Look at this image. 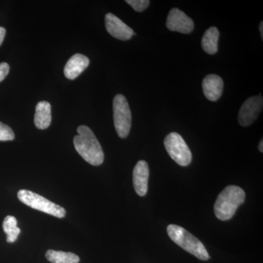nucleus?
<instances>
[{
  "label": "nucleus",
  "instance_id": "obj_13",
  "mask_svg": "<svg viewBox=\"0 0 263 263\" xmlns=\"http://www.w3.org/2000/svg\"><path fill=\"white\" fill-rule=\"evenodd\" d=\"M34 122L39 129H47L49 127L51 122V104L46 101H41L37 104Z\"/></svg>",
  "mask_w": 263,
  "mask_h": 263
},
{
  "label": "nucleus",
  "instance_id": "obj_10",
  "mask_svg": "<svg viewBox=\"0 0 263 263\" xmlns=\"http://www.w3.org/2000/svg\"><path fill=\"white\" fill-rule=\"evenodd\" d=\"M149 167L146 161L140 160L133 170V185L139 196L143 197L148 191Z\"/></svg>",
  "mask_w": 263,
  "mask_h": 263
},
{
  "label": "nucleus",
  "instance_id": "obj_8",
  "mask_svg": "<svg viewBox=\"0 0 263 263\" xmlns=\"http://www.w3.org/2000/svg\"><path fill=\"white\" fill-rule=\"evenodd\" d=\"M166 26L173 32L182 34H190L193 32L195 24L193 19L178 8H173L167 15Z\"/></svg>",
  "mask_w": 263,
  "mask_h": 263
},
{
  "label": "nucleus",
  "instance_id": "obj_17",
  "mask_svg": "<svg viewBox=\"0 0 263 263\" xmlns=\"http://www.w3.org/2000/svg\"><path fill=\"white\" fill-rule=\"evenodd\" d=\"M14 138V133L11 128L0 122V141H13Z\"/></svg>",
  "mask_w": 263,
  "mask_h": 263
},
{
  "label": "nucleus",
  "instance_id": "obj_14",
  "mask_svg": "<svg viewBox=\"0 0 263 263\" xmlns=\"http://www.w3.org/2000/svg\"><path fill=\"white\" fill-rule=\"evenodd\" d=\"M219 32L215 27H210L202 36L201 45L202 49L208 54L214 55L218 51Z\"/></svg>",
  "mask_w": 263,
  "mask_h": 263
},
{
  "label": "nucleus",
  "instance_id": "obj_15",
  "mask_svg": "<svg viewBox=\"0 0 263 263\" xmlns=\"http://www.w3.org/2000/svg\"><path fill=\"white\" fill-rule=\"evenodd\" d=\"M46 258L52 263H79V256L71 252L62 251L48 250L46 254Z\"/></svg>",
  "mask_w": 263,
  "mask_h": 263
},
{
  "label": "nucleus",
  "instance_id": "obj_11",
  "mask_svg": "<svg viewBox=\"0 0 263 263\" xmlns=\"http://www.w3.org/2000/svg\"><path fill=\"white\" fill-rule=\"evenodd\" d=\"M202 89L205 98L211 101H216L221 98L224 82L220 76L211 74L205 76L202 81Z\"/></svg>",
  "mask_w": 263,
  "mask_h": 263
},
{
  "label": "nucleus",
  "instance_id": "obj_6",
  "mask_svg": "<svg viewBox=\"0 0 263 263\" xmlns=\"http://www.w3.org/2000/svg\"><path fill=\"white\" fill-rule=\"evenodd\" d=\"M164 147L170 157L179 165L186 167L191 163L192 152L181 135L171 133L166 136Z\"/></svg>",
  "mask_w": 263,
  "mask_h": 263
},
{
  "label": "nucleus",
  "instance_id": "obj_18",
  "mask_svg": "<svg viewBox=\"0 0 263 263\" xmlns=\"http://www.w3.org/2000/svg\"><path fill=\"white\" fill-rule=\"evenodd\" d=\"M126 3L130 5L137 12H142L148 8L150 4L148 0H127Z\"/></svg>",
  "mask_w": 263,
  "mask_h": 263
},
{
  "label": "nucleus",
  "instance_id": "obj_20",
  "mask_svg": "<svg viewBox=\"0 0 263 263\" xmlns=\"http://www.w3.org/2000/svg\"><path fill=\"white\" fill-rule=\"evenodd\" d=\"M5 34H6V30L3 27H0V46H1L2 43L4 41Z\"/></svg>",
  "mask_w": 263,
  "mask_h": 263
},
{
  "label": "nucleus",
  "instance_id": "obj_5",
  "mask_svg": "<svg viewBox=\"0 0 263 263\" xmlns=\"http://www.w3.org/2000/svg\"><path fill=\"white\" fill-rule=\"evenodd\" d=\"M113 109L116 131L121 138H126L131 129L132 114L129 103L124 95H116L114 99Z\"/></svg>",
  "mask_w": 263,
  "mask_h": 263
},
{
  "label": "nucleus",
  "instance_id": "obj_21",
  "mask_svg": "<svg viewBox=\"0 0 263 263\" xmlns=\"http://www.w3.org/2000/svg\"><path fill=\"white\" fill-rule=\"evenodd\" d=\"M259 32H260L261 37H262V40H263V22H261L259 24Z\"/></svg>",
  "mask_w": 263,
  "mask_h": 263
},
{
  "label": "nucleus",
  "instance_id": "obj_7",
  "mask_svg": "<svg viewBox=\"0 0 263 263\" xmlns=\"http://www.w3.org/2000/svg\"><path fill=\"white\" fill-rule=\"evenodd\" d=\"M263 100L261 95L247 99L240 107L238 122L243 127L251 125L258 117L262 109Z\"/></svg>",
  "mask_w": 263,
  "mask_h": 263
},
{
  "label": "nucleus",
  "instance_id": "obj_2",
  "mask_svg": "<svg viewBox=\"0 0 263 263\" xmlns=\"http://www.w3.org/2000/svg\"><path fill=\"white\" fill-rule=\"evenodd\" d=\"M246 194L239 186L230 185L218 196L214 205V213L219 220L228 221L233 218L237 209L245 201Z\"/></svg>",
  "mask_w": 263,
  "mask_h": 263
},
{
  "label": "nucleus",
  "instance_id": "obj_9",
  "mask_svg": "<svg viewBox=\"0 0 263 263\" xmlns=\"http://www.w3.org/2000/svg\"><path fill=\"white\" fill-rule=\"evenodd\" d=\"M107 32L120 41H128L135 34L134 31L113 13H107L105 18Z\"/></svg>",
  "mask_w": 263,
  "mask_h": 263
},
{
  "label": "nucleus",
  "instance_id": "obj_1",
  "mask_svg": "<svg viewBox=\"0 0 263 263\" xmlns=\"http://www.w3.org/2000/svg\"><path fill=\"white\" fill-rule=\"evenodd\" d=\"M77 131L78 135L74 137L73 143L78 153L91 165L103 164V148L91 129L87 126L81 125L78 127Z\"/></svg>",
  "mask_w": 263,
  "mask_h": 263
},
{
  "label": "nucleus",
  "instance_id": "obj_22",
  "mask_svg": "<svg viewBox=\"0 0 263 263\" xmlns=\"http://www.w3.org/2000/svg\"><path fill=\"white\" fill-rule=\"evenodd\" d=\"M259 151L261 152V153H262L263 152V141L262 139L261 140L260 143H259Z\"/></svg>",
  "mask_w": 263,
  "mask_h": 263
},
{
  "label": "nucleus",
  "instance_id": "obj_19",
  "mask_svg": "<svg viewBox=\"0 0 263 263\" xmlns=\"http://www.w3.org/2000/svg\"><path fill=\"white\" fill-rule=\"evenodd\" d=\"M10 71V66L6 62L0 64V82H2L6 76L8 75Z\"/></svg>",
  "mask_w": 263,
  "mask_h": 263
},
{
  "label": "nucleus",
  "instance_id": "obj_3",
  "mask_svg": "<svg viewBox=\"0 0 263 263\" xmlns=\"http://www.w3.org/2000/svg\"><path fill=\"white\" fill-rule=\"evenodd\" d=\"M167 232L171 239L189 253L201 260H208L210 258L202 242L182 227L170 224L167 227Z\"/></svg>",
  "mask_w": 263,
  "mask_h": 263
},
{
  "label": "nucleus",
  "instance_id": "obj_4",
  "mask_svg": "<svg viewBox=\"0 0 263 263\" xmlns=\"http://www.w3.org/2000/svg\"><path fill=\"white\" fill-rule=\"evenodd\" d=\"M18 198L20 201L32 209L56 216L57 218H63L66 215V210L63 207L57 205L44 197L29 190H19Z\"/></svg>",
  "mask_w": 263,
  "mask_h": 263
},
{
  "label": "nucleus",
  "instance_id": "obj_16",
  "mask_svg": "<svg viewBox=\"0 0 263 263\" xmlns=\"http://www.w3.org/2000/svg\"><path fill=\"white\" fill-rule=\"evenodd\" d=\"M3 230L7 235V241L14 243L21 233L20 228L17 227V219L13 216L5 217L3 224Z\"/></svg>",
  "mask_w": 263,
  "mask_h": 263
},
{
  "label": "nucleus",
  "instance_id": "obj_12",
  "mask_svg": "<svg viewBox=\"0 0 263 263\" xmlns=\"http://www.w3.org/2000/svg\"><path fill=\"white\" fill-rule=\"evenodd\" d=\"M89 62V58L84 55L81 53L74 54L67 61L64 69L65 77L70 80H74L87 68Z\"/></svg>",
  "mask_w": 263,
  "mask_h": 263
}]
</instances>
